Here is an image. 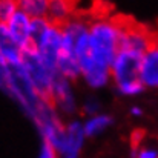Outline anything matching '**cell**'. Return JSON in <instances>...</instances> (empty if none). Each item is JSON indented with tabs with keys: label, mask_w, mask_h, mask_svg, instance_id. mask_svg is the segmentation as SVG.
Instances as JSON below:
<instances>
[{
	"label": "cell",
	"mask_w": 158,
	"mask_h": 158,
	"mask_svg": "<svg viewBox=\"0 0 158 158\" xmlns=\"http://www.w3.org/2000/svg\"><path fill=\"white\" fill-rule=\"evenodd\" d=\"M17 9H19V2L0 0V25H6Z\"/></svg>",
	"instance_id": "obj_15"
},
{
	"label": "cell",
	"mask_w": 158,
	"mask_h": 158,
	"mask_svg": "<svg viewBox=\"0 0 158 158\" xmlns=\"http://www.w3.org/2000/svg\"><path fill=\"white\" fill-rule=\"evenodd\" d=\"M112 124V117L109 114H97L94 117H88L83 121V131L86 138L88 137H97L106 132Z\"/></svg>",
	"instance_id": "obj_12"
},
{
	"label": "cell",
	"mask_w": 158,
	"mask_h": 158,
	"mask_svg": "<svg viewBox=\"0 0 158 158\" xmlns=\"http://www.w3.org/2000/svg\"><path fill=\"white\" fill-rule=\"evenodd\" d=\"M140 81L146 88H158V40L143 54L140 64Z\"/></svg>",
	"instance_id": "obj_10"
},
{
	"label": "cell",
	"mask_w": 158,
	"mask_h": 158,
	"mask_svg": "<svg viewBox=\"0 0 158 158\" xmlns=\"http://www.w3.org/2000/svg\"><path fill=\"white\" fill-rule=\"evenodd\" d=\"M143 54L120 49L117 57L110 64V81H114L115 88H121L126 85L140 81V64Z\"/></svg>",
	"instance_id": "obj_4"
},
{
	"label": "cell",
	"mask_w": 158,
	"mask_h": 158,
	"mask_svg": "<svg viewBox=\"0 0 158 158\" xmlns=\"http://www.w3.org/2000/svg\"><path fill=\"white\" fill-rule=\"evenodd\" d=\"M129 114L132 115V117H141L143 115V109H141V106H131V109H129Z\"/></svg>",
	"instance_id": "obj_20"
},
{
	"label": "cell",
	"mask_w": 158,
	"mask_h": 158,
	"mask_svg": "<svg viewBox=\"0 0 158 158\" xmlns=\"http://www.w3.org/2000/svg\"><path fill=\"white\" fill-rule=\"evenodd\" d=\"M37 158H58V155L55 154V151H54L51 146H48V144L42 143V146H40V151H39V155H37Z\"/></svg>",
	"instance_id": "obj_18"
},
{
	"label": "cell",
	"mask_w": 158,
	"mask_h": 158,
	"mask_svg": "<svg viewBox=\"0 0 158 158\" xmlns=\"http://www.w3.org/2000/svg\"><path fill=\"white\" fill-rule=\"evenodd\" d=\"M32 49L48 66L57 69L60 49H61V26L51 22L49 28L32 40Z\"/></svg>",
	"instance_id": "obj_5"
},
{
	"label": "cell",
	"mask_w": 158,
	"mask_h": 158,
	"mask_svg": "<svg viewBox=\"0 0 158 158\" xmlns=\"http://www.w3.org/2000/svg\"><path fill=\"white\" fill-rule=\"evenodd\" d=\"M31 25H32V19L28 14H25L22 9H17L15 14L11 17V20L6 23V28H8L9 35L12 37V40L23 51L32 48Z\"/></svg>",
	"instance_id": "obj_9"
},
{
	"label": "cell",
	"mask_w": 158,
	"mask_h": 158,
	"mask_svg": "<svg viewBox=\"0 0 158 158\" xmlns=\"http://www.w3.org/2000/svg\"><path fill=\"white\" fill-rule=\"evenodd\" d=\"M17 105L20 106V109L32 120L37 112L40 110V107L45 105V98H42L39 95V92L35 91V88L32 86L23 64L9 68L8 71V80L3 89Z\"/></svg>",
	"instance_id": "obj_2"
},
{
	"label": "cell",
	"mask_w": 158,
	"mask_h": 158,
	"mask_svg": "<svg viewBox=\"0 0 158 158\" xmlns=\"http://www.w3.org/2000/svg\"><path fill=\"white\" fill-rule=\"evenodd\" d=\"M8 71H9V68L0 60V89H5V85L8 80Z\"/></svg>",
	"instance_id": "obj_19"
},
{
	"label": "cell",
	"mask_w": 158,
	"mask_h": 158,
	"mask_svg": "<svg viewBox=\"0 0 158 158\" xmlns=\"http://www.w3.org/2000/svg\"><path fill=\"white\" fill-rule=\"evenodd\" d=\"M64 129H66L64 141L58 154V158H80V154L86 141V135L83 131V121L71 120L68 124H64Z\"/></svg>",
	"instance_id": "obj_8"
},
{
	"label": "cell",
	"mask_w": 158,
	"mask_h": 158,
	"mask_svg": "<svg viewBox=\"0 0 158 158\" xmlns=\"http://www.w3.org/2000/svg\"><path fill=\"white\" fill-rule=\"evenodd\" d=\"M72 17V5L64 0H51L49 2V11L48 19L54 25H63Z\"/></svg>",
	"instance_id": "obj_13"
},
{
	"label": "cell",
	"mask_w": 158,
	"mask_h": 158,
	"mask_svg": "<svg viewBox=\"0 0 158 158\" xmlns=\"http://www.w3.org/2000/svg\"><path fill=\"white\" fill-rule=\"evenodd\" d=\"M135 158H158V151L154 148H140L137 149Z\"/></svg>",
	"instance_id": "obj_17"
},
{
	"label": "cell",
	"mask_w": 158,
	"mask_h": 158,
	"mask_svg": "<svg viewBox=\"0 0 158 158\" xmlns=\"http://www.w3.org/2000/svg\"><path fill=\"white\" fill-rule=\"evenodd\" d=\"M81 109H83V112H85L86 117H94V115L100 114V102L95 97H88L83 102Z\"/></svg>",
	"instance_id": "obj_16"
},
{
	"label": "cell",
	"mask_w": 158,
	"mask_h": 158,
	"mask_svg": "<svg viewBox=\"0 0 158 158\" xmlns=\"http://www.w3.org/2000/svg\"><path fill=\"white\" fill-rule=\"evenodd\" d=\"M49 102L58 114L74 115L77 112L78 105H77L75 92L72 88V81L69 78H64L61 75L55 78L51 95H49Z\"/></svg>",
	"instance_id": "obj_6"
},
{
	"label": "cell",
	"mask_w": 158,
	"mask_h": 158,
	"mask_svg": "<svg viewBox=\"0 0 158 158\" xmlns=\"http://www.w3.org/2000/svg\"><path fill=\"white\" fill-rule=\"evenodd\" d=\"M123 22L110 17H98L89 22V55L80 63V69L95 63L110 69V64L120 51Z\"/></svg>",
	"instance_id": "obj_1"
},
{
	"label": "cell",
	"mask_w": 158,
	"mask_h": 158,
	"mask_svg": "<svg viewBox=\"0 0 158 158\" xmlns=\"http://www.w3.org/2000/svg\"><path fill=\"white\" fill-rule=\"evenodd\" d=\"M154 42H155V39L144 28L123 22L120 49H127V51H134V52L138 54H144L151 48V45Z\"/></svg>",
	"instance_id": "obj_7"
},
{
	"label": "cell",
	"mask_w": 158,
	"mask_h": 158,
	"mask_svg": "<svg viewBox=\"0 0 158 158\" xmlns=\"http://www.w3.org/2000/svg\"><path fill=\"white\" fill-rule=\"evenodd\" d=\"M0 60L8 68L23 63V49L12 40L6 25H0Z\"/></svg>",
	"instance_id": "obj_11"
},
{
	"label": "cell",
	"mask_w": 158,
	"mask_h": 158,
	"mask_svg": "<svg viewBox=\"0 0 158 158\" xmlns=\"http://www.w3.org/2000/svg\"><path fill=\"white\" fill-rule=\"evenodd\" d=\"M22 64H23L32 86L39 92V95L49 102V95H51V91H52L54 81L60 75L58 71L48 66L37 54L34 52L32 48L23 51V63Z\"/></svg>",
	"instance_id": "obj_3"
},
{
	"label": "cell",
	"mask_w": 158,
	"mask_h": 158,
	"mask_svg": "<svg viewBox=\"0 0 158 158\" xmlns=\"http://www.w3.org/2000/svg\"><path fill=\"white\" fill-rule=\"evenodd\" d=\"M19 9H22L25 14H28L32 20L45 19V17H48L49 2L48 0H20Z\"/></svg>",
	"instance_id": "obj_14"
}]
</instances>
